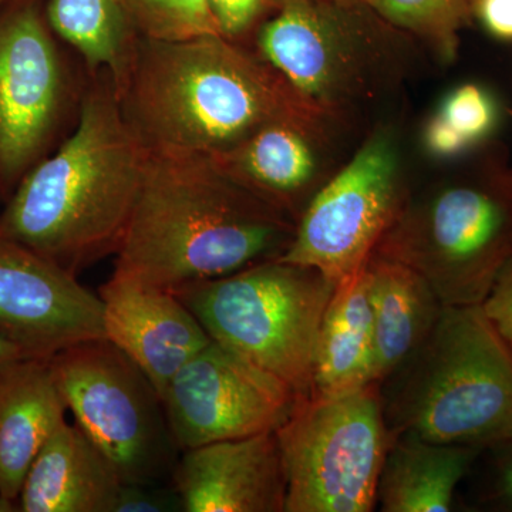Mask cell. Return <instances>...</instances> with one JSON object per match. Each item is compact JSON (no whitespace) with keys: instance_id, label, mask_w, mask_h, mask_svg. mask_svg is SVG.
<instances>
[{"instance_id":"1","label":"cell","mask_w":512,"mask_h":512,"mask_svg":"<svg viewBox=\"0 0 512 512\" xmlns=\"http://www.w3.org/2000/svg\"><path fill=\"white\" fill-rule=\"evenodd\" d=\"M148 157L110 74H89L76 127L3 205L0 231L79 278L119 252Z\"/></svg>"},{"instance_id":"2","label":"cell","mask_w":512,"mask_h":512,"mask_svg":"<svg viewBox=\"0 0 512 512\" xmlns=\"http://www.w3.org/2000/svg\"><path fill=\"white\" fill-rule=\"evenodd\" d=\"M295 227L210 157L150 151L111 276L174 291L279 258Z\"/></svg>"},{"instance_id":"3","label":"cell","mask_w":512,"mask_h":512,"mask_svg":"<svg viewBox=\"0 0 512 512\" xmlns=\"http://www.w3.org/2000/svg\"><path fill=\"white\" fill-rule=\"evenodd\" d=\"M119 100L148 151L205 157L301 109L269 64L222 35L140 37Z\"/></svg>"},{"instance_id":"4","label":"cell","mask_w":512,"mask_h":512,"mask_svg":"<svg viewBox=\"0 0 512 512\" xmlns=\"http://www.w3.org/2000/svg\"><path fill=\"white\" fill-rule=\"evenodd\" d=\"M386 380L392 440L480 450L512 440V348L481 305L444 306L429 338Z\"/></svg>"},{"instance_id":"5","label":"cell","mask_w":512,"mask_h":512,"mask_svg":"<svg viewBox=\"0 0 512 512\" xmlns=\"http://www.w3.org/2000/svg\"><path fill=\"white\" fill-rule=\"evenodd\" d=\"M335 288L316 269L276 258L173 292L214 342L308 396L316 339Z\"/></svg>"},{"instance_id":"6","label":"cell","mask_w":512,"mask_h":512,"mask_svg":"<svg viewBox=\"0 0 512 512\" xmlns=\"http://www.w3.org/2000/svg\"><path fill=\"white\" fill-rule=\"evenodd\" d=\"M377 255L410 266L444 306L483 305L512 256V174L483 171L400 211Z\"/></svg>"},{"instance_id":"7","label":"cell","mask_w":512,"mask_h":512,"mask_svg":"<svg viewBox=\"0 0 512 512\" xmlns=\"http://www.w3.org/2000/svg\"><path fill=\"white\" fill-rule=\"evenodd\" d=\"M47 0L0 9V204L70 136L89 73L50 26Z\"/></svg>"},{"instance_id":"8","label":"cell","mask_w":512,"mask_h":512,"mask_svg":"<svg viewBox=\"0 0 512 512\" xmlns=\"http://www.w3.org/2000/svg\"><path fill=\"white\" fill-rule=\"evenodd\" d=\"M285 512H370L392 444L380 384L339 396H299L276 430Z\"/></svg>"},{"instance_id":"9","label":"cell","mask_w":512,"mask_h":512,"mask_svg":"<svg viewBox=\"0 0 512 512\" xmlns=\"http://www.w3.org/2000/svg\"><path fill=\"white\" fill-rule=\"evenodd\" d=\"M49 362L67 410L123 483L171 477L181 451L163 399L133 360L100 338L70 346Z\"/></svg>"},{"instance_id":"10","label":"cell","mask_w":512,"mask_h":512,"mask_svg":"<svg viewBox=\"0 0 512 512\" xmlns=\"http://www.w3.org/2000/svg\"><path fill=\"white\" fill-rule=\"evenodd\" d=\"M399 212V154L386 134H377L316 192L278 259L338 285L369 264Z\"/></svg>"},{"instance_id":"11","label":"cell","mask_w":512,"mask_h":512,"mask_svg":"<svg viewBox=\"0 0 512 512\" xmlns=\"http://www.w3.org/2000/svg\"><path fill=\"white\" fill-rule=\"evenodd\" d=\"M298 394L288 384L211 340L178 370L163 397L178 450L276 431Z\"/></svg>"},{"instance_id":"12","label":"cell","mask_w":512,"mask_h":512,"mask_svg":"<svg viewBox=\"0 0 512 512\" xmlns=\"http://www.w3.org/2000/svg\"><path fill=\"white\" fill-rule=\"evenodd\" d=\"M0 336L28 357L104 338L103 302L79 278L0 231Z\"/></svg>"},{"instance_id":"13","label":"cell","mask_w":512,"mask_h":512,"mask_svg":"<svg viewBox=\"0 0 512 512\" xmlns=\"http://www.w3.org/2000/svg\"><path fill=\"white\" fill-rule=\"evenodd\" d=\"M170 478L184 512H285L276 431L185 450Z\"/></svg>"},{"instance_id":"14","label":"cell","mask_w":512,"mask_h":512,"mask_svg":"<svg viewBox=\"0 0 512 512\" xmlns=\"http://www.w3.org/2000/svg\"><path fill=\"white\" fill-rule=\"evenodd\" d=\"M99 296L104 338L140 367L161 399L178 370L211 343L173 291L111 276Z\"/></svg>"},{"instance_id":"15","label":"cell","mask_w":512,"mask_h":512,"mask_svg":"<svg viewBox=\"0 0 512 512\" xmlns=\"http://www.w3.org/2000/svg\"><path fill=\"white\" fill-rule=\"evenodd\" d=\"M259 57L299 100L332 97L353 60L345 33L312 0H285L256 36Z\"/></svg>"},{"instance_id":"16","label":"cell","mask_w":512,"mask_h":512,"mask_svg":"<svg viewBox=\"0 0 512 512\" xmlns=\"http://www.w3.org/2000/svg\"><path fill=\"white\" fill-rule=\"evenodd\" d=\"M67 412L49 359L0 370V512L18 511L26 474Z\"/></svg>"},{"instance_id":"17","label":"cell","mask_w":512,"mask_h":512,"mask_svg":"<svg viewBox=\"0 0 512 512\" xmlns=\"http://www.w3.org/2000/svg\"><path fill=\"white\" fill-rule=\"evenodd\" d=\"M119 471L77 424L64 421L30 466L18 500L22 512H114Z\"/></svg>"},{"instance_id":"18","label":"cell","mask_w":512,"mask_h":512,"mask_svg":"<svg viewBox=\"0 0 512 512\" xmlns=\"http://www.w3.org/2000/svg\"><path fill=\"white\" fill-rule=\"evenodd\" d=\"M376 382L382 384L429 338L444 305L410 266L382 255L367 264Z\"/></svg>"},{"instance_id":"19","label":"cell","mask_w":512,"mask_h":512,"mask_svg":"<svg viewBox=\"0 0 512 512\" xmlns=\"http://www.w3.org/2000/svg\"><path fill=\"white\" fill-rule=\"evenodd\" d=\"M373 383L375 342L366 265L336 285L326 306L316 339L312 394L339 396Z\"/></svg>"},{"instance_id":"20","label":"cell","mask_w":512,"mask_h":512,"mask_svg":"<svg viewBox=\"0 0 512 512\" xmlns=\"http://www.w3.org/2000/svg\"><path fill=\"white\" fill-rule=\"evenodd\" d=\"M299 116L271 121L237 147L210 157L229 177L285 214L316 171L315 154L303 136Z\"/></svg>"},{"instance_id":"21","label":"cell","mask_w":512,"mask_h":512,"mask_svg":"<svg viewBox=\"0 0 512 512\" xmlns=\"http://www.w3.org/2000/svg\"><path fill=\"white\" fill-rule=\"evenodd\" d=\"M480 448L396 437L384 460L377 504L384 512H447Z\"/></svg>"},{"instance_id":"22","label":"cell","mask_w":512,"mask_h":512,"mask_svg":"<svg viewBox=\"0 0 512 512\" xmlns=\"http://www.w3.org/2000/svg\"><path fill=\"white\" fill-rule=\"evenodd\" d=\"M46 13L56 35L82 57L87 73H109L119 97L140 36L117 0H47Z\"/></svg>"},{"instance_id":"23","label":"cell","mask_w":512,"mask_h":512,"mask_svg":"<svg viewBox=\"0 0 512 512\" xmlns=\"http://www.w3.org/2000/svg\"><path fill=\"white\" fill-rule=\"evenodd\" d=\"M138 36L184 40L221 35L210 0H117Z\"/></svg>"},{"instance_id":"24","label":"cell","mask_w":512,"mask_h":512,"mask_svg":"<svg viewBox=\"0 0 512 512\" xmlns=\"http://www.w3.org/2000/svg\"><path fill=\"white\" fill-rule=\"evenodd\" d=\"M390 22L414 32L436 36L451 50L457 30L466 22L467 0H369Z\"/></svg>"},{"instance_id":"25","label":"cell","mask_w":512,"mask_h":512,"mask_svg":"<svg viewBox=\"0 0 512 512\" xmlns=\"http://www.w3.org/2000/svg\"><path fill=\"white\" fill-rule=\"evenodd\" d=\"M436 117L467 150L491 133L497 107L483 87L467 83L448 94Z\"/></svg>"},{"instance_id":"26","label":"cell","mask_w":512,"mask_h":512,"mask_svg":"<svg viewBox=\"0 0 512 512\" xmlns=\"http://www.w3.org/2000/svg\"><path fill=\"white\" fill-rule=\"evenodd\" d=\"M285 0H210L222 36L237 42L268 13H275Z\"/></svg>"},{"instance_id":"27","label":"cell","mask_w":512,"mask_h":512,"mask_svg":"<svg viewBox=\"0 0 512 512\" xmlns=\"http://www.w3.org/2000/svg\"><path fill=\"white\" fill-rule=\"evenodd\" d=\"M114 512H184L173 487L157 481L123 483Z\"/></svg>"},{"instance_id":"28","label":"cell","mask_w":512,"mask_h":512,"mask_svg":"<svg viewBox=\"0 0 512 512\" xmlns=\"http://www.w3.org/2000/svg\"><path fill=\"white\" fill-rule=\"evenodd\" d=\"M481 306L487 318L512 348V256L498 272Z\"/></svg>"},{"instance_id":"29","label":"cell","mask_w":512,"mask_h":512,"mask_svg":"<svg viewBox=\"0 0 512 512\" xmlns=\"http://www.w3.org/2000/svg\"><path fill=\"white\" fill-rule=\"evenodd\" d=\"M476 13L491 35L512 40V0H476Z\"/></svg>"},{"instance_id":"30","label":"cell","mask_w":512,"mask_h":512,"mask_svg":"<svg viewBox=\"0 0 512 512\" xmlns=\"http://www.w3.org/2000/svg\"><path fill=\"white\" fill-rule=\"evenodd\" d=\"M497 447L503 450L498 460L500 463H498L497 481H495L498 497L512 507V440Z\"/></svg>"},{"instance_id":"31","label":"cell","mask_w":512,"mask_h":512,"mask_svg":"<svg viewBox=\"0 0 512 512\" xmlns=\"http://www.w3.org/2000/svg\"><path fill=\"white\" fill-rule=\"evenodd\" d=\"M22 359H28L23 350L15 343L9 342L8 339L0 336V370Z\"/></svg>"},{"instance_id":"32","label":"cell","mask_w":512,"mask_h":512,"mask_svg":"<svg viewBox=\"0 0 512 512\" xmlns=\"http://www.w3.org/2000/svg\"><path fill=\"white\" fill-rule=\"evenodd\" d=\"M9 2H10V0H0V9H2L3 6L8 5Z\"/></svg>"}]
</instances>
